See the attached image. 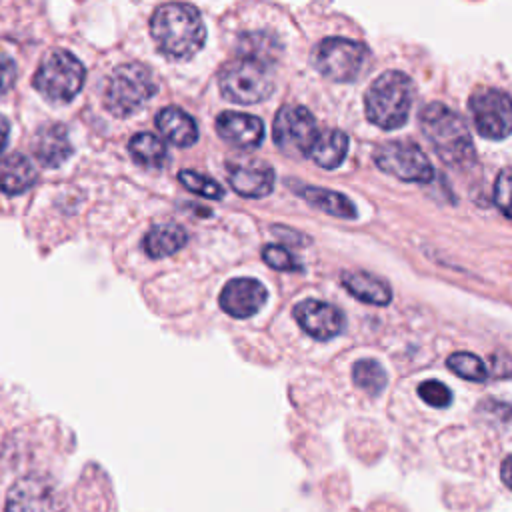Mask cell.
Returning <instances> with one entry per match:
<instances>
[{
	"label": "cell",
	"instance_id": "cell-1",
	"mask_svg": "<svg viewBox=\"0 0 512 512\" xmlns=\"http://www.w3.org/2000/svg\"><path fill=\"white\" fill-rule=\"evenodd\" d=\"M150 34L158 50L174 60L192 58L206 42V26L192 4H162L150 18Z\"/></svg>",
	"mask_w": 512,
	"mask_h": 512
},
{
	"label": "cell",
	"instance_id": "cell-2",
	"mask_svg": "<svg viewBox=\"0 0 512 512\" xmlns=\"http://www.w3.org/2000/svg\"><path fill=\"white\" fill-rule=\"evenodd\" d=\"M420 126L442 162L464 168L474 164L476 150L466 122L460 114L442 102L426 104L420 114Z\"/></svg>",
	"mask_w": 512,
	"mask_h": 512
},
{
	"label": "cell",
	"instance_id": "cell-3",
	"mask_svg": "<svg viewBox=\"0 0 512 512\" xmlns=\"http://www.w3.org/2000/svg\"><path fill=\"white\" fill-rule=\"evenodd\" d=\"M414 102V84L410 76L398 70L380 74L364 96L366 118L384 130H396L406 124Z\"/></svg>",
	"mask_w": 512,
	"mask_h": 512
},
{
	"label": "cell",
	"instance_id": "cell-4",
	"mask_svg": "<svg viewBox=\"0 0 512 512\" xmlns=\"http://www.w3.org/2000/svg\"><path fill=\"white\" fill-rule=\"evenodd\" d=\"M156 94V82L144 64L130 62L114 68L106 80L104 106L116 118H126L140 110Z\"/></svg>",
	"mask_w": 512,
	"mask_h": 512
},
{
	"label": "cell",
	"instance_id": "cell-5",
	"mask_svg": "<svg viewBox=\"0 0 512 512\" xmlns=\"http://www.w3.org/2000/svg\"><path fill=\"white\" fill-rule=\"evenodd\" d=\"M220 92L226 100L236 104H256L270 96L274 90L272 66L238 56L228 62L218 76Z\"/></svg>",
	"mask_w": 512,
	"mask_h": 512
},
{
	"label": "cell",
	"instance_id": "cell-6",
	"mask_svg": "<svg viewBox=\"0 0 512 512\" xmlns=\"http://www.w3.org/2000/svg\"><path fill=\"white\" fill-rule=\"evenodd\" d=\"M368 50L362 42L328 36L320 40L312 52L314 68L334 82L356 80L366 66Z\"/></svg>",
	"mask_w": 512,
	"mask_h": 512
},
{
	"label": "cell",
	"instance_id": "cell-7",
	"mask_svg": "<svg viewBox=\"0 0 512 512\" xmlns=\"http://www.w3.org/2000/svg\"><path fill=\"white\" fill-rule=\"evenodd\" d=\"M84 64L66 50H54L34 76L36 90L52 102H70L84 86Z\"/></svg>",
	"mask_w": 512,
	"mask_h": 512
},
{
	"label": "cell",
	"instance_id": "cell-8",
	"mask_svg": "<svg viewBox=\"0 0 512 512\" xmlns=\"http://www.w3.org/2000/svg\"><path fill=\"white\" fill-rule=\"evenodd\" d=\"M316 136V118L304 106L288 104L276 112L272 124V140L280 152L296 158L308 156Z\"/></svg>",
	"mask_w": 512,
	"mask_h": 512
},
{
	"label": "cell",
	"instance_id": "cell-9",
	"mask_svg": "<svg viewBox=\"0 0 512 512\" xmlns=\"http://www.w3.org/2000/svg\"><path fill=\"white\" fill-rule=\"evenodd\" d=\"M376 166L404 182H432L434 168L420 146L412 142H384L374 150Z\"/></svg>",
	"mask_w": 512,
	"mask_h": 512
},
{
	"label": "cell",
	"instance_id": "cell-10",
	"mask_svg": "<svg viewBox=\"0 0 512 512\" xmlns=\"http://www.w3.org/2000/svg\"><path fill=\"white\" fill-rule=\"evenodd\" d=\"M474 126L488 140H504L512 126V108L506 92L496 88H476L468 100Z\"/></svg>",
	"mask_w": 512,
	"mask_h": 512
},
{
	"label": "cell",
	"instance_id": "cell-11",
	"mask_svg": "<svg viewBox=\"0 0 512 512\" xmlns=\"http://www.w3.org/2000/svg\"><path fill=\"white\" fill-rule=\"evenodd\" d=\"M56 488L42 476H24L12 484L4 512H62Z\"/></svg>",
	"mask_w": 512,
	"mask_h": 512
},
{
	"label": "cell",
	"instance_id": "cell-12",
	"mask_svg": "<svg viewBox=\"0 0 512 512\" xmlns=\"http://www.w3.org/2000/svg\"><path fill=\"white\" fill-rule=\"evenodd\" d=\"M292 316L296 324L314 340L336 338L346 326V316L338 306L314 298L298 302Z\"/></svg>",
	"mask_w": 512,
	"mask_h": 512
},
{
	"label": "cell",
	"instance_id": "cell-13",
	"mask_svg": "<svg viewBox=\"0 0 512 512\" xmlns=\"http://www.w3.org/2000/svg\"><path fill=\"white\" fill-rule=\"evenodd\" d=\"M268 292L256 278H232L224 284L218 302L220 308L234 318L254 316L266 302Z\"/></svg>",
	"mask_w": 512,
	"mask_h": 512
},
{
	"label": "cell",
	"instance_id": "cell-14",
	"mask_svg": "<svg viewBox=\"0 0 512 512\" xmlns=\"http://www.w3.org/2000/svg\"><path fill=\"white\" fill-rule=\"evenodd\" d=\"M216 132L234 148L254 150L264 140V122L252 114L226 110L216 118Z\"/></svg>",
	"mask_w": 512,
	"mask_h": 512
},
{
	"label": "cell",
	"instance_id": "cell-15",
	"mask_svg": "<svg viewBox=\"0 0 512 512\" xmlns=\"http://www.w3.org/2000/svg\"><path fill=\"white\" fill-rule=\"evenodd\" d=\"M228 182L244 198H264L274 188V170L260 160L228 164Z\"/></svg>",
	"mask_w": 512,
	"mask_h": 512
},
{
	"label": "cell",
	"instance_id": "cell-16",
	"mask_svg": "<svg viewBox=\"0 0 512 512\" xmlns=\"http://www.w3.org/2000/svg\"><path fill=\"white\" fill-rule=\"evenodd\" d=\"M36 160L46 168H56L72 156V144L62 124H48L40 128L32 142Z\"/></svg>",
	"mask_w": 512,
	"mask_h": 512
},
{
	"label": "cell",
	"instance_id": "cell-17",
	"mask_svg": "<svg viewBox=\"0 0 512 512\" xmlns=\"http://www.w3.org/2000/svg\"><path fill=\"white\" fill-rule=\"evenodd\" d=\"M156 128L174 146L186 148L198 140V126L194 118L178 106H166L156 114Z\"/></svg>",
	"mask_w": 512,
	"mask_h": 512
},
{
	"label": "cell",
	"instance_id": "cell-18",
	"mask_svg": "<svg viewBox=\"0 0 512 512\" xmlns=\"http://www.w3.org/2000/svg\"><path fill=\"white\" fill-rule=\"evenodd\" d=\"M342 286L352 294L356 300L374 306H386L392 300V290L388 282L368 274V272H342L340 276Z\"/></svg>",
	"mask_w": 512,
	"mask_h": 512
},
{
	"label": "cell",
	"instance_id": "cell-19",
	"mask_svg": "<svg viewBox=\"0 0 512 512\" xmlns=\"http://www.w3.org/2000/svg\"><path fill=\"white\" fill-rule=\"evenodd\" d=\"M188 242V234L178 224H156L142 238V250L150 258H166L182 250Z\"/></svg>",
	"mask_w": 512,
	"mask_h": 512
},
{
	"label": "cell",
	"instance_id": "cell-20",
	"mask_svg": "<svg viewBox=\"0 0 512 512\" xmlns=\"http://www.w3.org/2000/svg\"><path fill=\"white\" fill-rule=\"evenodd\" d=\"M36 182V168L32 162L14 152L0 160V190L6 194H22Z\"/></svg>",
	"mask_w": 512,
	"mask_h": 512
},
{
	"label": "cell",
	"instance_id": "cell-21",
	"mask_svg": "<svg viewBox=\"0 0 512 512\" xmlns=\"http://www.w3.org/2000/svg\"><path fill=\"white\" fill-rule=\"evenodd\" d=\"M348 136L342 130L330 128L324 132H318L308 156L320 166V168H336L342 164V160L348 154Z\"/></svg>",
	"mask_w": 512,
	"mask_h": 512
},
{
	"label": "cell",
	"instance_id": "cell-22",
	"mask_svg": "<svg viewBox=\"0 0 512 512\" xmlns=\"http://www.w3.org/2000/svg\"><path fill=\"white\" fill-rule=\"evenodd\" d=\"M302 200H306L310 206L336 216V218H346L352 220L356 218V206L352 200H348L344 194L328 190V188H318V186H302L296 192Z\"/></svg>",
	"mask_w": 512,
	"mask_h": 512
},
{
	"label": "cell",
	"instance_id": "cell-23",
	"mask_svg": "<svg viewBox=\"0 0 512 512\" xmlns=\"http://www.w3.org/2000/svg\"><path fill=\"white\" fill-rule=\"evenodd\" d=\"M128 152L132 160L144 168H162L168 160L166 144L150 132L134 134L128 142Z\"/></svg>",
	"mask_w": 512,
	"mask_h": 512
},
{
	"label": "cell",
	"instance_id": "cell-24",
	"mask_svg": "<svg viewBox=\"0 0 512 512\" xmlns=\"http://www.w3.org/2000/svg\"><path fill=\"white\" fill-rule=\"evenodd\" d=\"M282 52V44L268 32H248L238 38V56L272 66Z\"/></svg>",
	"mask_w": 512,
	"mask_h": 512
},
{
	"label": "cell",
	"instance_id": "cell-25",
	"mask_svg": "<svg viewBox=\"0 0 512 512\" xmlns=\"http://www.w3.org/2000/svg\"><path fill=\"white\" fill-rule=\"evenodd\" d=\"M352 380L360 390L378 396L386 386V372L378 360L362 358L352 366Z\"/></svg>",
	"mask_w": 512,
	"mask_h": 512
},
{
	"label": "cell",
	"instance_id": "cell-26",
	"mask_svg": "<svg viewBox=\"0 0 512 512\" xmlns=\"http://www.w3.org/2000/svg\"><path fill=\"white\" fill-rule=\"evenodd\" d=\"M446 364L456 376L464 380L484 382L488 378V368L484 366V362L470 352H454L446 358Z\"/></svg>",
	"mask_w": 512,
	"mask_h": 512
},
{
	"label": "cell",
	"instance_id": "cell-27",
	"mask_svg": "<svg viewBox=\"0 0 512 512\" xmlns=\"http://www.w3.org/2000/svg\"><path fill=\"white\" fill-rule=\"evenodd\" d=\"M178 180H180L188 190H192V192H196V194H200V196H206V198H212V200H220V198L224 196L222 186H220L216 180H212V178H208V176H204V174H200V172H194V170H180Z\"/></svg>",
	"mask_w": 512,
	"mask_h": 512
},
{
	"label": "cell",
	"instance_id": "cell-28",
	"mask_svg": "<svg viewBox=\"0 0 512 512\" xmlns=\"http://www.w3.org/2000/svg\"><path fill=\"white\" fill-rule=\"evenodd\" d=\"M262 260L280 272H302V264L296 260V256H292L286 248L276 246V244H268L262 250Z\"/></svg>",
	"mask_w": 512,
	"mask_h": 512
},
{
	"label": "cell",
	"instance_id": "cell-29",
	"mask_svg": "<svg viewBox=\"0 0 512 512\" xmlns=\"http://www.w3.org/2000/svg\"><path fill=\"white\" fill-rule=\"evenodd\" d=\"M418 396L434 408H446L452 402V392L440 380H424L418 386Z\"/></svg>",
	"mask_w": 512,
	"mask_h": 512
},
{
	"label": "cell",
	"instance_id": "cell-30",
	"mask_svg": "<svg viewBox=\"0 0 512 512\" xmlns=\"http://www.w3.org/2000/svg\"><path fill=\"white\" fill-rule=\"evenodd\" d=\"M508 192H510V170L502 168L494 182V202L504 216H508Z\"/></svg>",
	"mask_w": 512,
	"mask_h": 512
},
{
	"label": "cell",
	"instance_id": "cell-31",
	"mask_svg": "<svg viewBox=\"0 0 512 512\" xmlns=\"http://www.w3.org/2000/svg\"><path fill=\"white\" fill-rule=\"evenodd\" d=\"M16 80V64L6 54H0V96L6 94Z\"/></svg>",
	"mask_w": 512,
	"mask_h": 512
},
{
	"label": "cell",
	"instance_id": "cell-32",
	"mask_svg": "<svg viewBox=\"0 0 512 512\" xmlns=\"http://www.w3.org/2000/svg\"><path fill=\"white\" fill-rule=\"evenodd\" d=\"M8 122L0 116V152H2V148H4V144H6V140H8Z\"/></svg>",
	"mask_w": 512,
	"mask_h": 512
},
{
	"label": "cell",
	"instance_id": "cell-33",
	"mask_svg": "<svg viewBox=\"0 0 512 512\" xmlns=\"http://www.w3.org/2000/svg\"><path fill=\"white\" fill-rule=\"evenodd\" d=\"M508 462H510V458H504V462H502V480L506 486H508Z\"/></svg>",
	"mask_w": 512,
	"mask_h": 512
}]
</instances>
